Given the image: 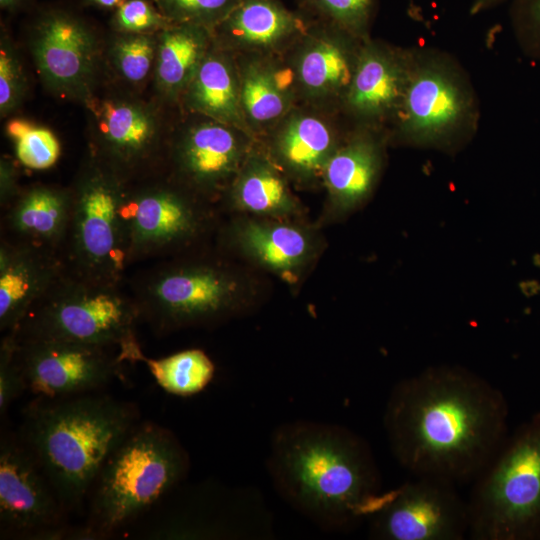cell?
<instances>
[{"mask_svg": "<svg viewBox=\"0 0 540 540\" xmlns=\"http://www.w3.org/2000/svg\"><path fill=\"white\" fill-rule=\"evenodd\" d=\"M506 0H473L470 12L471 14H478L482 11L495 7Z\"/></svg>", "mask_w": 540, "mask_h": 540, "instance_id": "39", "label": "cell"}, {"mask_svg": "<svg viewBox=\"0 0 540 540\" xmlns=\"http://www.w3.org/2000/svg\"><path fill=\"white\" fill-rule=\"evenodd\" d=\"M156 46L150 34L124 33L111 52L117 72L128 82L144 81L155 64Z\"/></svg>", "mask_w": 540, "mask_h": 540, "instance_id": "31", "label": "cell"}, {"mask_svg": "<svg viewBox=\"0 0 540 540\" xmlns=\"http://www.w3.org/2000/svg\"><path fill=\"white\" fill-rule=\"evenodd\" d=\"M235 56L243 117L258 140L299 104L294 77L283 54Z\"/></svg>", "mask_w": 540, "mask_h": 540, "instance_id": "21", "label": "cell"}, {"mask_svg": "<svg viewBox=\"0 0 540 540\" xmlns=\"http://www.w3.org/2000/svg\"><path fill=\"white\" fill-rule=\"evenodd\" d=\"M20 192L16 185V171L7 160H1V206L5 208Z\"/></svg>", "mask_w": 540, "mask_h": 540, "instance_id": "38", "label": "cell"}, {"mask_svg": "<svg viewBox=\"0 0 540 540\" xmlns=\"http://www.w3.org/2000/svg\"><path fill=\"white\" fill-rule=\"evenodd\" d=\"M412 62V49L367 38L341 106L352 126L389 131L401 107Z\"/></svg>", "mask_w": 540, "mask_h": 540, "instance_id": "17", "label": "cell"}, {"mask_svg": "<svg viewBox=\"0 0 540 540\" xmlns=\"http://www.w3.org/2000/svg\"><path fill=\"white\" fill-rule=\"evenodd\" d=\"M364 40L335 25L333 29L305 30L283 53L299 104L341 112Z\"/></svg>", "mask_w": 540, "mask_h": 540, "instance_id": "16", "label": "cell"}, {"mask_svg": "<svg viewBox=\"0 0 540 540\" xmlns=\"http://www.w3.org/2000/svg\"><path fill=\"white\" fill-rule=\"evenodd\" d=\"M234 239L252 259L281 275L300 270L314 251L313 239L306 230L285 223L242 222L234 229Z\"/></svg>", "mask_w": 540, "mask_h": 540, "instance_id": "27", "label": "cell"}, {"mask_svg": "<svg viewBox=\"0 0 540 540\" xmlns=\"http://www.w3.org/2000/svg\"><path fill=\"white\" fill-rule=\"evenodd\" d=\"M213 43L212 30L199 25L173 24L160 31L154 64L160 92L181 97Z\"/></svg>", "mask_w": 540, "mask_h": 540, "instance_id": "28", "label": "cell"}, {"mask_svg": "<svg viewBox=\"0 0 540 540\" xmlns=\"http://www.w3.org/2000/svg\"><path fill=\"white\" fill-rule=\"evenodd\" d=\"M351 128L341 112L297 104L258 142L286 177L311 184L322 181L328 160Z\"/></svg>", "mask_w": 540, "mask_h": 540, "instance_id": "15", "label": "cell"}, {"mask_svg": "<svg viewBox=\"0 0 540 540\" xmlns=\"http://www.w3.org/2000/svg\"><path fill=\"white\" fill-rule=\"evenodd\" d=\"M286 178L257 140L228 188V196L239 210L273 217L290 215L297 204Z\"/></svg>", "mask_w": 540, "mask_h": 540, "instance_id": "26", "label": "cell"}, {"mask_svg": "<svg viewBox=\"0 0 540 540\" xmlns=\"http://www.w3.org/2000/svg\"><path fill=\"white\" fill-rule=\"evenodd\" d=\"M234 0H155L173 24H193L210 30L219 24L236 6Z\"/></svg>", "mask_w": 540, "mask_h": 540, "instance_id": "32", "label": "cell"}, {"mask_svg": "<svg viewBox=\"0 0 540 540\" xmlns=\"http://www.w3.org/2000/svg\"><path fill=\"white\" fill-rule=\"evenodd\" d=\"M176 436L153 423L136 424L102 465L89 493L82 538L107 536L149 509L189 470Z\"/></svg>", "mask_w": 540, "mask_h": 540, "instance_id": "4", "label": "cell"}, {"mask_svg": "<svg viewBox=\"0 0 540 540\" xmlns=\"http://www.w3.org/2000/svg\"><path fill=\"white\" fill-rule=\"evenodd\" d=\"M18 0H0V5L2 8H12Z\"/></svg>", "mask_w": 540, "mask_h": 540, "instance_id": "41", "label": "cell"}, {"mask_svg": "<svg viewBox=\"0 0 540 540\" xmlns=\"http://www.w3.org/2000/svg\"><path fill=\"white\" fill-rule=\"evenodd\" d=\"M143 362L157 384L166 392L177 396H191L204 390L211 382L215 366L200 349H188L160 359L148 358L141 348L131 362Z\"/></svg>", "mask_w": 540, "mask_h": 540, "instance_id": "29", "label": "cell"}, {"mask_svg": "<svg viewBox=\"0 0 540 540\" xmlns=\"http://www.w3.org/2000/svg\"><path fill=\"white\" fill-rule=\"evenodd\" d=\"M478 119L474 90L459 64L439 51L412 49L406 90L389 140L453 150L471 138Z\"/></svg>", "mask_w": 540, "mask_h": 540, "instance_id": "5", "label": "cell"}, {"mask_svg": "<svg viewBox=\"0 0 540 540\" xmlns=\"http://www.w3.org/2000/svg\"><path fill=\"white\" fill-rule=\"evenodd\" d=\"M200 198L173 179L137 188L126 183L120 216L129 265L174 254L198 238L208 221Z\"/></svg>", "mask_w": 540, "mask_h": 540, "instance_id": "10", "label": "cell"}, {"mask_svg": "<svg viewBox=\"0 0 540 540\" xmlns=\"http://www.w3.org/2000/svg\"><path fill=\"white\" fill-rule=\"evenodd\" d=\"M469 508L468 535L517 540L540 528V414L500 448L480 474Z\"/></svg>", "mask_w": 540, "mask_h": 540, "instance_id": "7", "label": "cell"}, {"mask_svg": "<svg viewBox=\"0 0 540 540\" xmlns=\"http://www.w3.org/2000/svg\"><path fill=\"white\" fill-rule=\"evenodd\" d=\"M27 390L23 372L14 355V337L8 332L0 346V414Z\"/></svg>", "mask_w": 540, "mask_h": 540, "instance_id": "36", "label": "cell"}, {"mask_svg": "<svg viewBox=\"0 0 540 540\" xmlns=\"http://www.w3.org/2000/svg\"><path fill=\"white\" fill-rule=\"evenodd\" d=\"M29 407L24 442L64 508L89 494L107 457L136 425L131 404L86 393Z\"/></svg>", "mask_w": 540, "mask_h": 540, "instance_id": "3", "label": "cell"}, {"mask_svg": "<svg viewBox=\"0 0 540 540\" xmlns=\"http://www.w3.org/2000/svg\"><path fill=\"white\" fill-rule=\"evenodd\" d=\"M92 3H95L99 6L110 8L115 6H120L124 0H90Z\"/></svg>", "mask_w": 540, "mask_h": 540, "instance_id": "40", "label": "cell"}, {"mask_svg": "<svg viewBox=\"0 0 540 540\" xmlns=\"http://www.w3.org/2000/svg\"><path fill=\"white\" fill-rule=\"evenodd\" d=\"M511 16L524 48L540 59V0H512Z\"/></svg>", "mask_w": 540, "mask_h": 540, "instance_id": "37", "label": "cell"}, {"mask_svg": "<svg viewBox=\"0 0 540 540\" xmlns=\"http://www.w3.org/2000/svg\"><path fill=\"white\" fill-rule=\"evenodd\" d=\"M334 25L351 35L368 38V27L374 0H318Z\"/></svg>", "mask_w": 540, "mask_h": 540, "instance_id": "34", "label": "cell"}, {"mask_svg": "<svg viewBox=\"0 0 540 540\" xmlns=\"http://www.w3.org/2000/svg\"><path fill=\"white\" fill-rule=\"evenodd\" d=\"M141 320L132 295L67 269L11 332L126 350L136 344Z\"/></svg>", "mask_w": 540, "mask_h": 540, "instance_id": "6", "label": "cell"}, {"mask_svg": "<svg viewBox=\"0 0 540 540\" xmlns=\"http://www.w3.org/2000/svg\"><path fill=\"white\" fill-rule=\"evenodd\" d=\"M187 126L170 148L172 179L202 198L228 190L257 139L212 118Z\"/></svg>", "mask_w": 540, "mask_h": 540, "instance_id": "14", "label": "cell"}, {"mask_svg": "<svg viewBox=\"0 0 540 540\" xmlns=\"http://www.w3.org/2000/svg\"><path fill=\"white\" fill-rule=\"evenodd\" d=\"M97 151L94 158L124 183L158 160L159 127L144 105L108 100L97 107Z\"/></svg>", "mask_w": 540, "mask_h": 540, "instance_id": "19", "label": "cell"}, {"mask_svg": "<svg viewBox=\"0 0 540 540\" xmlns=\"http://www.w3.org/2000/svg\"><path fill=\"white\" fill-rule=\"evenodd\" d=\"M65 508L24 440L5 435L0 445V524L4 533L29 539L71 536Z\"/></svg>", "mask_w": 540, "mask_h": 540, "instance_id": "13", "label": "cell"}, {"mask_svg": "<svg viewBox=\"0 0 540 540\" xmlns=\"http://www.w3.org/2000/svg\"><path fill=\"white\" fill-rule=\"evenodd\" d=\"M114 27L122 33L150 34L173 25L164 15L145 0H126L118 6Z\"/></svg>", "mask_w": 540, "mask_h": 540, "instance_id": "33", "label": "cell"}, {"mask_svg": "<svg viewBox=\"0 0 540 540\" xmlns=\"http://www.w3.org/2000/svg\"><path fill=\"white\" fill-rule=\"evenodd\" d=\"M10 333L27 390L40 398L58 399L94 392L117 375L122 362L119 348Z\"/></svg>", "mask_w": 540, "mask_h": 540, "instance_id": "11", "label": "cell"}, {"mask_svg": "<svg viewBox=\"0 0 540 540\" xmlns=\"http://www.w3.org/2000/svg\"><path fill=\"white\" fill-rule=\"evenodd\" d=\"M6 130L14 142L16 157L23 166L44 170L59 159L61 146L49 129L16 119L9 122Z\"/></svg>", "mask_w": 540, "mask_h": 540, "instance_id": "30", "label": "cell"}, {"mask_svg": "<svg viewBox=\"0 0 540 540\" xmlns=\"http://www.w3.org/2000/svg\"><path fill=\"white\" fill-rule=\"evenodd\" d=\"M32 52L38 70L53 90L70 96L87 94L97 62L91 30L64 12L44 15L34 28Z\"/></svg>", "mask_w": 540, "mask_h": 540, "instance_id": "18", "label": "cell"}, {"mask_svg": "<svg viewBox=\"0 0 540 540\" xmlns=\"http://www.w3.org/2000/svg\"><path fill=\"white\" fill-rule=\"evenodd\" d=\"M389 141L385 129L352 126L322 174L321 182L336 212H350L370 197L380 178Z\"/></svg>", "mask_w": 540, "mask_h": 540, "instance_id": "20", "label": "cell"}, {"mask_svg": "<svg viewBox=\"0 0 540 540\" xmlns=\"http://www.w3.org/2000/svg\"><path fill=\"white\" fill-rule=\"evenodd\" d=\"M293 15L270 0H244L213 30L214 43L234 55H281L304 33Z\"/></svg>", "mask_w": 540, "mask_h": 540, "instance_id": "24", "label": "cell"}, {"mask_svg": "<svg viewBox=\"0 0 540 540\" xmlns=\"http://www.w3.org/2000/svg\"><path fill=\"white\" fill-rule=\"evenodd\" d=\"M181 98L189 112L238 127L252 135L241 109L236 56L215 43Z\"/></svg>", "mask_w": 540, "mask_h": 540, "instance_id": "25", "label": "cell"}, {"mask_svg": "<svg viewBox=\"0 0 540 540\" xmlns=\"http://www.w3.org/2000/svg\"><path fill=\"white\" fill-rule=\"evenodd\" d=\"M65 269L60 255L1 239L0 330L14 331Z\"/></svg>", "mask_w": 540, "mask_h": 540, "instance_id": "23", "label": "cell"}, {"mask_svg": "<svg viewBox=\"0 0 540 540\" xmlns=\"http://www.w3.org/2000/svg\"><path fill=\"white\" fill-rule=\"evenodd\" d=\"M266 468L280 498L324 531L358 527L384 499L370 446L341 425L312 420L279 425Z\"/></svg>", "mask_w": 540, "mask_h": 540, "instance_id": "2", "label": "cell"}, {"mask_svg": "<svg viewBox=\"0 0 540 540\" xmlns=\"http://www.w3.org/2000/svg\"><path fill=\"white\" fill-rule=\"evenodd\" d=\"M503 393L458 366H433L395 384L384 429L398 463L415 477L453 484L479 476L503 445Z\"/></svg>", "mask_w": 540, "mask_h": 540, "instance_id": "1", "label": "cell"}, {"mask_svg": "<svg viewBox=\"0 0 540 540\" xmlns=\"http://www.w3.org/2000/svg\"><path fill=\"white\" fill-rule=\"evenodd\" d=\"M26 81L21 64L6 43L0 49V110L4 116L14 110L25 93Z\"/></svg>", "mask_w": 540, "mask_h": 540, "instance_id": "35", "label": "cell"}, {"mask_svg": "<svg viewBox=\"0 0 540 540\" xmlns=\"http://www.w3.org/2000/svg\"><path fill=\"white\" fill-rule=\"evenodd\" d=\"M4 209L1 239L62 257L71 218V189L32 186L20 190Z\"/></svg>", "mask_w": 540, "mask_h": 540, "instance_id": "22", "label": "cell"}, {"mask_svg": "<svg viewBox=\"0 0 540 540\" xmlns=\"http://www.w3.org/2000/svg\"><path fill=\"white\" fill-rule=\"evenodd\" d=\"M124 183L96 158L71 189V218L62 259L66 269L96 282L120 285L129 266L120 216Z\"/></svg>", "mask_w": 540, "mask_h": 540, "instance_id": "9", "label": "cell"}, {"mask_svg": "<svg viewBox=\"0 0 540 540\" xmlns=\"http://www.w3.org/2000/svg\"><path fill=\"white\" fill-rule=\"evenodd\" d=\"M132 296L155 332L218 321L239 305L237 277L215 261H167L139 274Z\"/></svg>", "mask_w": 540, "mask_h": 540, "instance_id": "8", "label": "cell"}, {"mask_svg": "<svg viewBox=\"0 0 540 540\" xmlns=\"http://www.w3.org/2000/svg\"><path fill=\"white\" fill-rule=\"evenodd\" d=\"M453 483L416 477L385 491L369 521V534L382 540H460L469 531L468 503Z\"/></svg>", "mask_w": 540, "mask_h": 540, "instance_id": "12", "label": "cell"}]
</instances>
